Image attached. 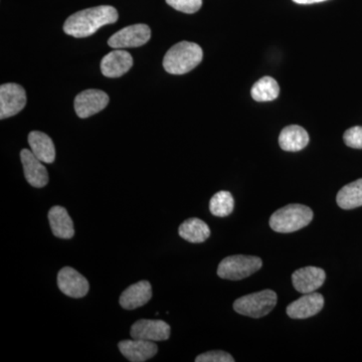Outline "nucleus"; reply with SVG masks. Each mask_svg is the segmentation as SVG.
Wrapping results in <instances>:
<instances>
[{
  "mask_svg": "<svg viewBox=\"0 0 362 362\" xmlns=\"http://www.w3.org/2000/svg\"><path fill=\"white\" fill-rule=\"evenodd\" d=\"M118 21L115 7L101 6L90 7L71 14L64 25V32L71 37L82 39L94 35L102 26L112 25Z\"/></svg>",
  "mask_w": 362,
  "mask_h": 362,
  "instance_id": "1",
  "label": "nucleus"
},
{
  "mask_svg": "<svg viewBox=\"0 0 362 362\" xmlns=\"http://www.w3.org/2000/svg\"><path fill=\"white\" fill-rule=\"evenodd\" d=\"M202 57L204 52L199 45L190 42H178L164 56V70L171 75H183L199 66Z\"/></svg>",
  "mask_w": 362,
  "mask_h": 362,
  "instance_id": "2",
  "label": "nucleus"
},
{
  "mask_svg": "<svg viewBox=\"0 0 362 362\" xmlns=\"http://www.w3.org/2000/svg\"><path fill=\"white\" fill-rule=\"evenodd\" d=\"M312 220L313 211L310 207L303 204H288L272 214L270 226L277 233H294L308 226Z\"/></svg>",
  "mask_w": 362,
  "mask_h": 362,
  "instance_id": "3",
  "label": "nucleus"
},
{
  "mask_svg": "<svg viewBox=\"0 0 362 362\" xmlns=\"http://www.w3.org/2000/svg\"><path fill=\"white\" fill-rule=\"evenodd\" d=\"M278 297L272 290H263L257 293L240 297L233 303V310L240 315L262 318L269 313L277 305Z\"/></svg>",
  "mask_w": 362,
  "mask_h": 362,
  "instance_id": "4",
  "label": "nucleus"
},
{
  "mask_svg": "<svg viewBox=\"0 0 362 362\" xmlns=\"http://www.w3.org/2000/svg\"><path fill=\"white\" fill-rule=\"evenodd\" d=\"M263 266L259 257L235 255L223 259L218 268V277L226 280L239 281L250 277Z\"/></svg>",
  "mask_w": 362,
  "mask_h": 362,
  "instance_id": "5",
  "label": "nucleus"
},
{
  "mask_svg": "<svg viewBox=\"0 0 362 362\" xmlns=\"http://www.w3.org/2000/svg\"><path fill=\"white\" fill-rule=\"evenodd\" d=\"M26 105L25 90L21 85L8 83L0 87V119L20 113Z\"/></svg>",
  "mask_w": 362,
  "mask_h": 362,
  "instance_id": "6",
  "label": "nucleus"
},
{
  "mask_svg": "<svg viewBox=\"0 0 362 362\" xmlns=\"http://www.w3.org/2000/svg\"><path fill=\"white\" fill-rule=\"evenodd\" d=\"M151 37V30L148 25H133L119 30L109 39V47L113 49L138 47L146 44Z\"/></svg>",
  "mask_w": 362,
  "mask_h": 362,
  "instance_id": "7",
  "label": "nucleus"
},
{
  "mask_svg": "<svg viewBox=\"0 0 362 362\" xmlns=\"http://www.w3.org/2000/svg\"><path fill=\"white\" fill-rule=\"evenodd\" d=\"M108 95L101 90H85L75 99V111L80 118L85 119L99 113L109 104Z\"/></svg>",
  "mask_w": 362,
  "mask_h": 362,
  "instance_id": "8",
  "label": "nucleus"
},
{
  "mask_svg": "<svg viewBox=\"0 0 362 362\" xmlns=\"http://www.w3.org/2000/svg\"><path fill=\"white\" fill-rule=\"evenodd\" d=\"M170 326L162 320L141 319L131 327V337L148 341H164L170 337Z\"/></svg>",
  "mask_w": 362,
  "mask_h": 362,
  "instance_id": "9",
  "label": "nucleus"
},
{
  "mask_svg": "<svg viewBox=\"0 0 362 362\" xmlns=\"http://www.w3.org/2000/svg\"><path fill=\"white\" fill-rule=\"evenodd\" d=\"M58 286L64 294L71 298L85 297L90 289L87 279L71 267H65L59 272Z\"/></svg>",
  "mask_w": 362,
  "mask_h": 362,
  "instance_id": "10",
  "label": "nucleus"
},
{
  "mask_svg": "<svg viewBox=\"0 0 362 362\" xmlns=\"http://www.w3.org/2000/svg\"><path fill=\"white\" fill-rule=\"evenodd\" d=\"M21 159L26 181L33 187H45L49 182V173L42 164L44 162L40 161L32 150L28 149L21 150Z\"/></svg>",
  "mask_w": 362,
  "mask_h": 362,
  "instance_id": "11",
  "label": "nucleus"
},
{
  "mask_svg": "<svg viewBox=\"0 0 362 362\" xmlns=\"http://www.w3.org/2000/svg\"><path fill=\"white\" fill-rule=\"evenodd\" d=\"M324 306V297L319 293L305 294L296 301L292 302L286 309L288 316L292 319H306L315 316Z\"/></svg>",
  "mask_w": 362,
  "mask_h": 362,
  "instance_id": "12",
  "label": "nucleus"
},
{
  "mask_svg": "<svg viewBox=\"0 0 362 362\" xmlns=\"http://www.w3.org/2000/svg\"><path fill=\"white\" fill-rule=\"evenodd\" d=\"M325 279V272L317 267H305L295 271L292 275L295 289L302 294L315 292L324 284Z\"/></svg>",
  "mask_w": 362,
  "mask_h": 362,
  "instance_id": "13",
  "label": "nucleus"
},
{
  "mask_svg": "<svg viewBox=\"0 0 362 362\" xmlns=\"http://www.w3.org/2000/svg\"><path fill=\"white\" fill-rule=\"evenodd\" d=\"M118 347L121 354L131 362L147 361L158 352V347L154 341L135 338L119 342Z\"/></svg>",
  "mask_w": 362,
  "mask_h": 362,
  "instance_id": "14",
  "label": "nucleus"
},
{
  "mask_svg": "<svg viewBox=\"0 0 362 362\" xmlns=\"http://www.w3.org/2000/svg\"><path fill=\"white\" fill-rule=\"evenodd\" d=\"M133 58L129 52L117 49L109 52L101 62V71L105 77L118 78L132 68Z\"/></svg>",
  "mask_w": 362,
  "mask_h": 362,
  "instance_id": "15",
  "label": "nucleus"
},
{
  "mask_svg": "<svg viewBox=\"0 0 362 362\" xmlns=\"http://www.w3.org/2000/svg\"><path fill=\"white\" fill-rule=\"evenodd\" d=\"M152 297L151 285L148 281H140L131 285L121 294L120 305L126 310H134L147 304Z\"/></svg>",
  "mask_w": 362,
  "mask_h": 362,
  "instance_id": "16",
  "label": "nucleus"
},
{
  "mask_svg": "<svg viewBox=\"0 0 362 362\" xmlns=\"http://www.w3.org/2000/svg\"><path fill=\"white\" fill-rule=\"evenodd\" d=\"M49 221L52 232L59 239L70 240L75 235L73 220L65 207L54 206L49 211Z\"/></svg>",
  "mask_w": 362,
  "mask_h": 362,
  "instance_id": "17",
  "label": "nucleus"
},
{
  "mask_svg": "<svg viewBox=\"0 0 362 362\" xmlns=\"http://www.w3.org/2000/svg\"><path fill=\"white\" fill-rule=\"evenodd\" d=\"M30 150L40 161L51 164L56 159V149L49 136L40 131H33L28 134Z\"/></svg>",
  "mask_w": 362,
  "mask_h": 362,
  "instance_id": "18",
  "label": "nucleus"
},
{
  "mask_svg": "<svg viewBox=\"0 0 362 362\" xmlns=\"http://www.w3.org/2000/svg\"><path fill=\"white\" fill-rule=\"evenodd\" d=\"M309 135L301 126L290 125L279 136V144L285 151L297 152L308 145Z\"/></svg>",
  "mask_w": 362,
  "mask_h": 362,
  "instance_id": "19",
  "label": "nucleus"
},
{
  "mask_svg": "<svg viewBox=\"0 0 362 362\" xmlns=\"http://www.w3.org/2000/svg\"><path fill=\"white\" fill-rule=\"evenodd\" d=\"M178 233L183 240L192 244H202L209 239L211 230L204 221L192 218L181 223Z\"/></svg>",
  "mask_w": 362,
  "mask_h": 362,
  "instance_id": "20",
  "label": "nucleus"
},
{
  "mask_svg": "<svg viewBox=\"0 0 362 362\" xmlns=\"http://www.w3.org/2000/svg\"><path fill=\"white\" fill-rule=\"evenodd\" d=\"M337 202L343 209L362 206V178L343 187L337 194Z\"/></svg>",
  "mask_w": 362,
  "mask_h": 362,
  "instance_id": "21",
  "label": "nucleus"
},
{
  "mask_svg": "<svg viewBox=\"0 0 362 362\" xmlns=\"http://www.w3.org/2000/svg\"><path fill=\"white\" fill-rule=\"evenodd\" d=\"M251 94L252 99L257 102L274 101L280 94V87L275 78L264 77L255 83Z\"/></svg>",
  "mask_w": 362,
  "mask_h": 362,
  "instance_id": "22",
  "label": "nucleus"
},
{
  "mask_svg": "<svg viewBox=\"0 0 362 362\" xmlns=\"http://www.w3.org/2000/svg\"><path fill=\"white\" fill-rule=\"evenodd\" d=\"M235 201L230 192L221 190L211 197L209 202V211L216 216L225 218L233 213Z\"/></svg>",
  "mask_w": 362,
  "mask_h": 362,
  "instance_id": "23",
  "label": "nucleus"
},
{
  "mask_svg": "<svg viewBox=\"0 0 362 362\" xmlns=\"http://www.w3.org/2000/svg\"><path fill=\"white\" fill-rule=\"evenodd\" d=\"M168 6L185 13H194L201 9L202 0H166Z\"/></svg>",
  "mask_w": 362,
  "mask_h": 362,
  "instance_id": "24",
  "label": "nucleus"
},
{
  "mask_svg": "<svg viewBox=\"0 0 362 362\" xmlns=\"http://www.w3.org/2000/svg\"><path fill=\"white\" fill-rule=\"evenodd\" d=\"M343 140L345 144L351 148L362 149V127L356 126V127L349 128L345 131L343 135Z\"/></svg>",
  "mask_w": 362,
  "mask_h": 362,
  "instance_id": "25",
  "label": "nucleus"
},
{
  "mask_svg": "<svg viewBox=\"0 0 362 362\" xmlns=\"http://www.w3.org/2000/svg\"><path fill=\"white\" fill-rule=\"evenodd\" d=\"M197 362H233L235 359L228 352L223 350H213V351L202 354L195 358Z\"/></svg>",
  "mask_w": 362,
  "mask_h": 362,
  "instance_id": "26",
  "label": "nucleus"
},
{
  "mask_svg": "<svg viewBox=\"0 0 362 362\" xmlns=\"http://www.w3.org/2000/svg\"><path fill=\"white\" fill-rule=\"evenodd\" d=\"M298 4H318V2L326 1V0H293Z\"/></svg>",
  "mask_w": 362,
  "mask_h": 362,
  "instance_id": "27",
  "label": "nucleus"
}]
</instances>
